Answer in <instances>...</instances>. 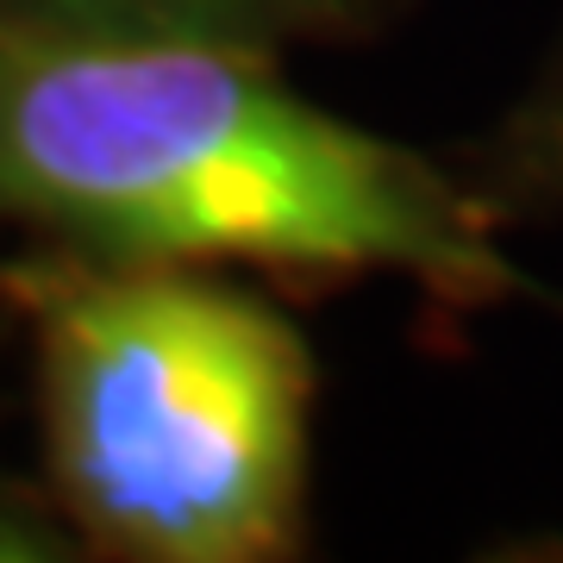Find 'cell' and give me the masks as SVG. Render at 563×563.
<instances>
[{"label": "cell", "instance_id": "obj_1", "mask_svg": "<svg viewBox=\"0 0 563 563\" xmlns=\"http://www.w3.org/2000/svg\"><path fill=\"white\" fill-rule=\"evenodd\" d=\"M0 213L95 263L520 288L476 195L195 32L0 20Z\"/></svg>", "mask_w": 563, "mask_h": 563}, {"label": "cell", "instance_id": "obj_2", "mask_svg": "<svg viewBox=\"0 0 563 563\" xmlns=\"http://www.w3.org/2000/svg\"><path fill=\"white\" fill-rule=\"evenodd\" d=\"M32 301L51 457L81 520L163 563L288 544L313 363L276 307L176 263L44 276Z\"/></svg>", "mask_w": 563, "mask_h": 563}, {"label": "cell", "instance_id": "obj_3", "mask_svg": "<svg viewBox=\"0 0 563 563\" xmlns=\"http://www.w3.org/2000/svg\"><path fill=\"white\" fill-rule=\"evenodd\" d=\"M320 7L325 0H0V20L88 25V32H195L244 44Z\"/></svg>", "mask_w": 563, "mask_h": 563}, {"label": "cell", "instance_id": "obj_4", "mask_svg": "<svg viewBox=\"0 0 563 563\" xmlns=\"http://www.w3.org/2000/svg\"><path fill=\"white\" fill-rule=\"evenodd\" d=\"M520 157L532 188H563V76L551 81L520 132Z\"/></svg>", "mask_w": 563, "mask_h": 563}]
</instances>
